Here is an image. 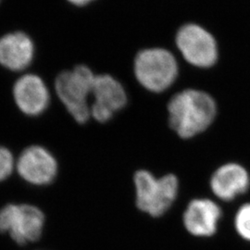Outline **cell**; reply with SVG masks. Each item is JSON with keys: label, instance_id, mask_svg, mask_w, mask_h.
Listing matches in <instances>:
<instances>
[{"label": "cell", "instance_id": "1", "mask_svg": "<svg viewBox=\"0 0 250 250\" xmlns=\"http://www.w3.org/2000/svg\"><path fill=\"white\" fill-rule=\"evenodd\" d=\"M170 128L181 138L203 133L217 115L214 99L204 91L186 89L175 94L168 103Z\"/></svg>", "mask_w": 250, "mask_h": 250}, {"label": "cell", "instance_id": "2", "mask_svg": "<svg viewBox=\"0 0 250 250\" xmlns=\"http://www.w3.org/2000/svg\"><path fill=\"white\" fill-rule=\"evenodd\" d=\"M96 74L84 64H77L63 70L54 79L52 91L54 98L62 106L72 119L85 124L91 116L89 99Z\"/></svg>", "mask_w": 250, "mask_h": 250}, {"label": "cell", "instance_id": "3", "mask_svg": "<svg viewBox=\"0 0 250 250\" xmlns=\"http://www.w3.org/2000/svg\"><path fill=\"white\" fill-rule=\"evenodd\" d=\"M135 79L145 89L162 93L174 83L179 73L174 55L163 47L144 48L134 60Z\"/></svg>", "mask_w": 250, "mask_h": 250}, {"label": "cell", "instance_id": "4", "mask_svg": "<svg viewBox=\"0 0 250 250\" xmlns=\"http://www.w3.org/2000/svg\"><path fill=\"white\" fill-rule=\"evenodd\" d=\"M136 205L147 214L160 217L164 214L178 194V179L173 174L156 178L147 170H138L134 174Z\"/></svg>", "mask_w": 250, "mask_h": 250}, {"label": "cell", "instance_id": "5", "mask_svg": "<svg viewBox=\"0 0 250 250\" xmlns=\"http://www.w3.org/2000/svg\"><path fill=\"white\" fill-rule=\"evenodd\" d=\"M175 44L185 61L194 67L208 69L218 62V43L213 35L199 24L187 23L180 27Z\"/></svg>", "mask_w": 250, "mask_h": 250}, {"label": "cell", "instance_id": "6", "mask_svg": "<svg viewBox=\"0 0 250 250\" xmlns=\"http://www.w3.org/2000/svg\"><path fill=\"white\" fill-rule=\"evenodd\" d=\"M12 98L23 116L37 119L45 115L53 102V91L39 74L27 72L20 74L12 85Z\"/></svg>", "mask_w": 250, "mask_h": 250}, {"label": "cell", "instance_id": "7", "mask_svg": "<svg viewBox=\"0 0 250 250\" xmlns=\"http://www.w3.org/2000/svg\"><path fill=\"white\" fill-rule=\"evenodd\" d=\"M45 215L35 206H6L0 210V232H8L20 245L37 241L43 232Z\"/></svg>", "mask_w": 250, "mask_h": 250}, {"label": "cell", "instance_id": "8", "mask_svg": "<svg viewBox=\"0 0 250 250\" xmlns=\"http://www.w3.org/2000/svg\"><path fill=\"white\" fill-rule=\"evenodd\" d=\"M36 45L24 31H11L0 36V67L14 74L29 72L36 61Z\"/></svg>", "mask_w": 250, "mask_h": 250}, {"label": "cell", "instance_id": "9", "mask_svg": "<svg viewBox=\"0 0 250 250\" xmlns=\"http://www.w3.org/2000/svg\"><path fill=\"white\" fill-rule=\"evenodd\" d=\"M91 103V116L99 123L108 122L128 102L124 85L109 74L96 75Z\"/></svg>", "mask_w": 250, "mask_h": 250}, {"label": "cell", "instance_id": "10", "mask_svg": "<svg viewBox=\"0 0 250 250\" xmlns=\"http://www.w3.org/2000/svg\"><path fill=\"white\" fill-rule=\"evenodd\" d=\"M17 170L26 182L36 186H46L53 182L58 164L53 155L39 145L26 147L20 155Z\"/></svg>", "mask_w": 250, "mask_h": 250}, {"label": "cell", "instance_id": "11", "mask_svg": "<svg viewBox=\"0 0 250 250\" xmlns=\"http://www.w3.org/2000/svg\"><path fill=\"white\" fill-rule=\"evenodd\" d=\"M222 217V209L210 199L192 200L185 211L184 224L188 232L195 236L213 235Z\"/></svg>", "mask_w": 250, "mask_h": 250}, {"label": "cell", "instance_id": "12", "mask_svg": "<svg viewBox=\"0 0 250 250\" xmlns=\"http://www.w3.org/2000/svg\"><path fill=\"white\" fill-rule=\"evenodd\" d=\"M248 170L237 163H227L215 170L210 188L216 197L224 201H231L246 193L250 188Z\"/></svg>", "mask_w": 250, "mask_h": 250}, {"label": "cell", "instance_id": "13", "mask_svg": "<svg viewBox=\"0 0 250 250\" xmlns=\"http://www.w3.org/2000/svg\"><path fill=\"white\" fill-rule=\"evenodd\" d=\"M234 226L242 238L250 242V203L240 207L235 214Z\"/></svg>", "mask_w": 250, "mask_h": 250}, {"label": "cell", "instance_id": "14", "mask_svg": "<svg viewBox=\"0 0 250 250\" xmlns=\"http://www.w3.org/2000/svg\"><path fill=\"white\" fill-rule=\"evenodd\" d=\"M14 167L13 155L9 148L0 146V181L8 178Z\"/></svg>", "mask_w": 250, "mask_h": 250}, {"label": "cell", "instance_id": "15", "mask_svg": "<svg viewBox=\"0 0 250 250\" xmlns=\"http://www.w3.org/2000/svg\"><path fill=\"white\" fill-rule=\"evenodd\" d=\"M95 0H65V2L68 5H71L72 7H76V8H83L85 7L87 5H89L90 3L94 2Z\"/></svg>", "mask_w": 250, "mask_h": 250}, {"label": "cell", "instance_id": "16", "mask_svg": "<svg viewBox=\"0 0 250 250\" xmlns=\"http://www.w3.org/2000/svg\"><path fill=\"white\" fill-rule=\"evenodd\" d=\"M2 1H3V0H0V5H1V3H2Z\"/></svg>", "mask_w": 250, "mask_h": 250}]
</instances>
